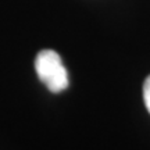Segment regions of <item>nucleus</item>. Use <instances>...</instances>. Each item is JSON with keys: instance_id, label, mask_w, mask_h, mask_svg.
<instances>
[{"instance_id": "1", "label": "nucleus", "mask_w": 150, "mask_h": 150, "mask_svg": "<svg viewBox=\"0 0 150 150\" xmlns=\"http://www.w3.org/2000/svg\"><path fill=\"white\" fill-rule=\"evenodd\" d=\"M35 70L38 78L53 93H60L68 88V72L61 57L54 50L46 49L39 52L35 59Z\"/></svg>"}, {"instance_id": "2", "label": "nucleus", "mask_w": 150, "mask_h": 150, "mask_svg": "<svg viewBox=\"0 0 150 150\" xmlns=\"http://www.w3.org/2000/svg\"><path fill=\"white\" fill-rule=\"evenodd\" d=\"M143 100H145L147 111L150 112V75L146 78L145 83H143Z\"/></svg>"}]
</instances>
